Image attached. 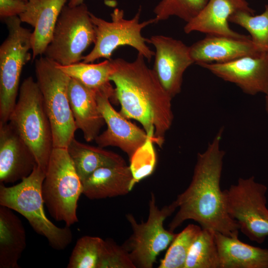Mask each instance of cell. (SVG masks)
<instances>
[{"label": "cell", "instance_id": "6da1fadb", "mask_svg": "<svg viewBox=\"0 0 268 268\" xmlns=\"http://www.w3.org/2000/svg\"><path fill=\"white\" fill-rule=\"evenodd\" d=\"M223 131L222 128L204 152L198 153L190 185L173 201L179 209L169 224V230L174 232L191 219L202 228L238 237L239 226L227 211L220 187L225 154L220 148Z\"/></svg>", "mask_w": 268, "mask_h": 268}, {"label": "cell", "instance_id": "7a4b0ae2", "mask_svg": "<svg viewBox=\"0 0 268 268\" xmlns=\"http://www.w3.org/2000/svg\"><path fill=\"white\" fill-rule=\"evenodd\" d=\"M144 59L138 53L133 62L112 59L114 69L110 79L115 85L120 113L140 123L147 135L161 147L173 120L172 98Z\"/></svg>", "mask_w": 268, "mask_h": 268}, {"label": "cell", "instance_id": "3957f363", "mask_svg": "<svg viewBox=\"0 0 268 268\" xmlns=\"http://www.w3.org/2000/svg\"><path fill=\"white\" fill-rule=\"evenodd\" d=\"M45 177V172L36 165L30 175L15 185L6 187L0 183V205L21 214L51 247L63 250L71 243L72 234L70 226L59 227L46 215L42 193Z\"/></svg>", "mask_w": 268, "mask_h": 268}, {"label": "cell", "instance_id": "277c9868", "mask_svg": "<svg viewBox=\"0 0 268 268\" xmlns=\"http://www.w3.org/2000/svg\"><path fill=\"white\" fill-rule=\"evenodd\" d=\"M8 122L32 151L37 165L46 172L54 148L52 130L41 92L32 76L20 85Z\"/></svg>", "mask_w": 268, "mask_h": 268}, {"label": "cell", "instance_id": "5b68a950", "mask_svg": "<svg viewBox=\"0 0 268 268\" xmlns=\"http://www.w3.org/2000/svg\"><path fill=\"white\" fill-rule=\"evenodd\" d=\"M83 185L67 148L54 147L42 186L44 201L51 215L66 225L78 222L76 210Z\"/></svg>", "mask_w": 268, "mask_h": 268}, {"label": "cell", "instance_id": "8992f818", "mask_svg": "<svg viewBox=\"0 0 268 268\" xmlns=\"http://www.w3.org/2000/svg\"><path fill=\"white\" fill-rule=\"evenodd\" d=\"M35 69L51 125L54 147L67 148L77 130L68 98L70 77L45 56L36 60Z\"/></svg>", "mask_w": 268, "mask_h": 268}, {"label": "cell", "instance_id": "52a82bcc", "mask_svg": "<svg viewBox=\"0 0 268 268\" xmlns=\"http://www.w3.org/2000/svg\"><path fill=\"white\" fill-rule=\"evenodd\" d=\"M8 34L0 46V123L8 122L19 93L21 74L32 58V33L19 16L3 19Z\"/></svg>", "mask_w": 268, "mask_h": 268}, {"label": "cell", "instance_id": "ba28073f", "mask_svg": "<svg viewBox=\"0 0 268 268\" xmlns=\"http://www.w3.org/2000/svg\"><path fill=\"white\" fill-rule=\"evenodd\" d=\"M141 8L130 19L124 18L123 9L116 8L111 13V21L98 17L90 12V16L96 33V40L92 50L82 61L92 63L100 58L111 60V56L118 48L129 46L134 48L138 54L150 62L154 56L146 44L147 38L141 35V30L149 24L155 23L154 18L139 22Z\"/></svg>", "mask_w": 268, "mask_h": 268}, {"label": "cell", "instance_id": "9c48e42d", "mask_svg": "<svg viewBox=\"0 0 268 268\" xmlns=\"http://www.w3.org/2000/svg\"><path fill=\"white\" fill-rule=\"evenodd\" d=\"M149 213L145 222L137 223L131 213L126 215L131 225L132 234L122 246L128 252L136 268H151L157 256L171 243L177 233L166 230L164 220L177 207L173 202L159 208L154 194L149 201Z\"/></svg>", "mask_w": 268, "mask_h": 268}, {"label": "cell", "instance_id": "30bf717a", "mask_svg": "<svg viewBox=\"0 0 268 268\" xmlns=\"http://www.w3.org/2000/svg\"><path fill=\"white\" fill-rule=\"evenodd\" d=\"M95 40V28L86 4L65 5L44 55L60 65H69L82 61L83 52Z\"/></svg>", "mask_w": 268, "mask_h": 268}, {"label": "cell", "instance_id": "8fae6325", "mask_svg": "<svg viewBox=\"0 0 268 268\" xmlns=\"http://www.w3.org/2000/svg\"><path fill=\"white\" fill-rule=\"evenodd\" d=\"M227 211L250 240L261 244L268 236L267 187L254 176L240 178L223 191Z\"/></svg>", "mask_w": 268, "mask_h": 268}, {"label": "cell", "instance_id": "7c38bea8", "mask_svg": "<svg viewBox=\"0 0 268 268\" xmlns=\"http://www.w3.org/2000/svg\"><path fill=\"white\" fill-rule=\"evenodd\" d=\"M147 43L155 48L152 70L173 98L181 91L184 72L194 63L189 46L180 40L164 35L152 36L147 38Z\"/></svg>", "mask_w": 268, "mask_h": 268}, {"label": "cell", "instance_id": "4fadbf2b", "mask_svg": "<svg viewBox=\"0 0 268 268\" xmlns=\"http://www.w3.org/2000/svg\"><path fill=\"white\" fill-rule=\"evenodd\" d=\"M222 79L236 84L245 93L268 95V53L244 56L224 63L203 64Z\"/></svg>", "mask_w": 268, "mask_h": 268}, {"label": "cell", "instance_id": "5bb4252c", "mask_svg": "<svg viewBox=\"0 0 268 268\" xmlns=\"http://www.w3.org/2000/svg\"><path fill=\"white\" fill-rule=\"evenodd\" d=\"M99 111L107 129L95 140L99 146H116L126 153L130 159L146 140L145 131L130 122L112 106L111 97L103 92H96Z\"/></svg>", "mask_w": 268, "mask_h": 268}, {"label": "cell", "instance_id": "9a60e30c", "mask_svg": "<svg viewBox=\"0 0 268 268\" xmlns=\"http://www.w3.org/2000/svg\"><path fill=\"white\" fill-rule=\"evenodd\" d=\"M36 165L33 152L12 126L0 123V183L22 180Z\"/></svg>", "mask_w": 268, "mask_h": 268}, {"label": "cell", "instance_id": "2e32d148", "mask_svg": "<svg viewBox=\"0 0 268 268\" xmlns=\"http://www.w3.org/2000/svg\"><path fill=\"white\" fill-rule=\"evenodd\" d=\"M239 11L254 13L246 0H208L199 14L186 23L184 32L189 34L198 31L208 35L237 38L247 37L248 36L233 31L228 24L230 16Z\"/></svg>", "mask_w": 268, "mask_h": 268}, {"label": "cell", "instance_id": "e0dca14e", "mask_svg": "<svg viewBox=\"0 0 268 268\" xmlns=\"http://www.w3.org/2000/svg\"><path fill=\"white\" fill-rule=\"evenodd\" d=\"M207 35L189 46L194 63L199 66L203 64L227 63L244 56L262 53L249 36L237 38Z\"/></svg>", "mask_w": 268, "mask_h": 268}, {"label": "cell", "instance_id": "ac0fdd59", "mask_svg": "<svg viewBox=\"0 0 268 268\" xmlns=\"http://www.w3.org/2000/svg\"><path fill=\"white\" fill-rule=\"evenodd\" d=\"M67 0H27L25 10L19 17L34 28L32 58L44 54L51 41L59 15Z\"/></svg>", "mask_w": 268, "mask_h": 268}, {"label": "cell", "instance_id": "d6986e66", "mask_svg": "<svg viewBox=\"0 0 268 268\" xmlns=\"http://www.w3.org/2000/svg\"><path fill=\"white\" fill-rule=\"evenodd\" d=\"M68 98L77 129L83 133L85 140H95L105 122L97 101L96 92L78 80L70 78Z\"/></svg>", "mask_w": 268, "mask_h": 268}, {"label": "cell", "instance_id": "ffe728a7", "mask_svg": "<svg viewBox=\"0 0 268 268\" xmlns=\"http://www.w3.org/2000/svg\"><path fill=\"white\" fill-rule=\"evenodd\" d=\"M132 180L127 164L101 167L82 182V194L90 200L125 196L132 189Z\"/></svg>", "mask_w": 268, "mask_h": 268}, {"label": "cell", "instance_id": "44dd1931", "mask_svg": "<svg viewBox=\"0 0 268 268\" xmlns=\"http://www.w3.org/2000/svg\"><path fill=\"white\" fill-rule=\"evenodd\" d=\"M220 268H268V249L215 232Z\"/></svg>", "mask_w": 268, "mask_h": 268}, {"label": "cell", "instance_id": "7402d4cb", "mask_svg": "<svg viewBox=\"0 0 268 268\" xmlns=\"http://www.w3.org/2000/svg\"><path fill=\"white\" fill-rule=\"evenodd\" d=\"M26 247L23 224L12 211L0 205V268H19L18 261Z\"/></svg>", "mask_w": 268, "mask_h": 268}, {"label": "cell", "instance_id": "603a6c76", "mask_svg": "<svg viewBox=\"0 0 268 268\" xmlns=\"http://www.w3.org/2000/svg\"><path fill=\"white\" fill-rule=\"evenodd\" d=\"M67 150L82 183L100 168L126 164L119 154L99 146L82 143L74 137L70 141Z\"/></svg>", "mask_w": 268, "mask_h": 268}, {"label": "cell", "instance_id": "cb8c5ba5", "mask_svg": "<svg viewBox=\"0 0 268 268\" xmlns=\"http://www.w3.org/2000/svg\"><path fill=\"white\" fill-rule=\"evenodd\" d=\"M58 67L70 78L97 92H105L111 97V102L118 103L116 91L111 83L110 76L114 67L112 59L97 64L79 62L67 66L57 64Z\"/></svg>", "mask_w": 268, "mask_h": 268}, {"label": "cell", "instance_id": "d4e9b609", "mask_svg": "<svg viewBox=\"0 0 268 268\" xmlns=\"http://www.w3.org/2000/svg\"><path fill=\"white\" fill-rule=\"evenodd\" d=\"M184 268H220L215 231L201 228L190 247Z\"/></svg>", "mask_w": 268, "mask_h": 268}, {"label": "cell", "instance_id": "484cf974", "mask_svg": "<svg viewBox=\"0 0 268 268\" xmlns=\"http://www.w3.org/2000/svg\"><path fill=\"white\" fill-rule=\"evenodd\" d=\"M253 14L245 11H237L230 16L228 21L245 29L259 50L268 53V4L261 14Z\"/></svg>", "mask_w": 268, "mask_h": 268}, {"label": "cell", "instance_id": "4316f807", "mask_svg": "<svg viewBox=\"0 0 268 268\" xmlns=\"http://www.w3.org/2000/svg\"><path fill=\"white\" fill-rule=\"evenodd\" d=\"M201 230V227L190 224L177 233L158 268H184L190 247Z\"/></svg>", "mask_w": 268, "mask_h": 268}, {"label": "cell", "instance_id": "83f0119b", "mask_svg": "<svg viewBox=\"0 0 268 268\" xmlns=\"http://www.w3.org/2000/svg\"><path fill=\"white\" fill-rule=\"evenodd\" d=\"M104 240L90 236L80 238L72 251L67 268H97Z\"/></svg>", "mask_w": 268, "mask_h": 268}, {"label": "cell", "instance_id": "f1b7e54d", "mask_svg": "<svg viewBox=\"0 0 268 268\" xmlns=\"http://www.w3.org/2000/svg\"><path fill=\"white\" fill-rule=\"evenodd\" d=\"M208 0H161L153 12L155 23L172 16H177L188 22L202 10Z\"/></svg>", "mask_w": 268, "mask_h": 268}, {"label": "cell", "instance_id": "f546056e", "mask_svg": "<svg viewBox=\"0 0 268 268\" xmlns=\"http://www.w3.org/2000/svg\"><path fill=\"white\" fill-rule=\"evenodd\" d=\"M153 138L148 135L145 142L130 159V168L133 176L132 189L135 184L151 175L156 164V155L153 146Z\"/></svg>", "mask_w": 268, "mask_h": 268}, {"label": "cell", "instance_id": "4dcf8cb0", "mask_svg": "<svg viewBox=\"0 0 268 268\" xmlns=\"http://www.w3.org/2000/svg\"><path fill=\"white\" fill-rule=\"evenodd\" d=\"M97 268H136L128 252L108 238L104 240Z\"/></svg>", "mask_w": 268, "mask_h": 268}, {"label": "cell", "instance_id": "1f68e13d", "mask_svg": "<svg viewBox=\"0 0 268 268\" xmlns=\"http://www.w3.org/2000/svg\"><path fill=\"white\" fill-rule=\"evenodd\" d=\"M26 2L24 0H0V18L19 16L25 10Z\"/></svg>", "mask_w": 268, "mask_h": 268}, {"label": "cell", "instance_id": "d6a6232c", "mask_svg": "<svg viewBox=\"0 0 268 268\" xmlns=\"http://www.w3.org/2000/svg\"><path fill=\"white\" fill-rule=\"evenodd\" d=\"M84 0H68L67 5L70 7H74L84 2Z\"/></svg>", "mask_w": 268, "mask_h": 268}, {"label": "cell", "instance_id": "836d02e7", "mask_svg": "<svg viewBox=\"0 0 268 268\" xmlns=\"http://www.w3.org/2000/svg\"><path fill=\"white\" fill-rule=\"evenodd\" d=\"M266 109L268 113V95H266Z\"/></svg>", "mask_w": 268, "mask_h": 268}, {"label": "cell", "instance_id": "e575fe53", "mask_svg": "<svg viewBox=\"0 0 268 268\" xmlns=\"http://www.w3.org/2000/svg\"><path fill=\"white\" fill-rule=\"evenodd\" d=\"M25 0V1H27V0Z\"/></svg>", "mask_w": 268, "mask_h": 268}]
</instances>
